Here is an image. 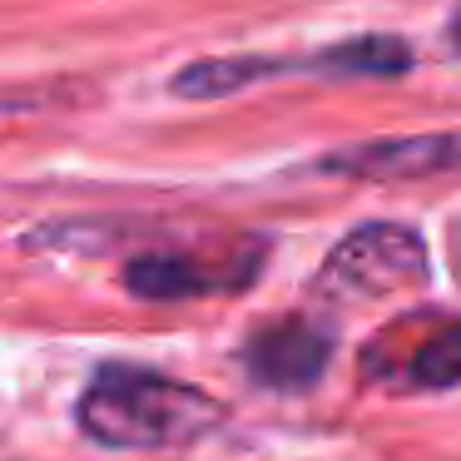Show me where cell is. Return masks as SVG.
Instances as JSON below:
<instances>
[{"label": "cell", "mask_w": 461, "mask_h": 461, "mask_svg": "<svg viewBox=\"0 0 461 461\" xmlns=\"http://www.w3.org/2000/svg\"><path fill=\"white\" fill-rule=\"evenodd\" d=\"M223 421L209 392L149 367H104L80 397V431L100 447H189Z\"/></svg>", "instance_id": "obj_1"}, {"label": "cell", "mask_w": 461, "mask_h": 461, "mask_svg": "<svg viewBox=\"0 0 461 461\" xmlns=\"http://www.w3.org/2000/svg\"><path fill=\"white\" fill-rule=\"evenodd\" d=\"M427 278V243L402 223L352 229L322 263V288L342 303H377L417 288Z\"/></svg>", "instance_id": "obj_2"}, {"label": "cell", "mask_w": 461, "mask_h": 461, "mask_svg": "<svg viewBox=\"0 0 461 461\" xmlns=\"http://www.w3.org/2000/svg\"><path fill=\"white\" fill-rule=\"evenodd\" d=\"M362 372L392 392H437L461 382V318L411 312L377 332L362 352Z\"/></svg>", "instance_id": "obj_3"}, {"label": "cell", "mask_w": 461, "mask_h": 461, "mask_svg": "<svg viewBox=\"0 0 461 461\" xmlns=\"http://www.w3.org/2000/svg\"><path fill=\"white\" fill-rule=\"evenodd\" d=\"M263 268V249H233V253H209V258H189V253H149L124 268L140 298H203V293H239L253 283Z\"/></svg>", "instance_id": "obj_4"}, {"label": "cell", "mask_w": 461, "mask_h": 461, "mask_svg": "<svg viewBox=\"0 0 461 461\" xmlns=\"http://www.w3.org/2000/svg\"><path fill=\"white\" fill-rule=\"evenodd\" d=\"M332 362V338L308 318H288V322H268L258 338L243 348V367L258 387L273 392H303L328 372Z\"/></svg>", "instance_id": "obj_5"}, {"label": "cell", "mask_w": 461, "mask_h": 461, "mask_svg": "<svg viewBox=\"0 0 461 461\" xmlns=\"http://www.w3.org/2000/svg\"><path fill=\"white\" fill-rule=\"evenodd\" d=\"M328 174L342 179H431V174L461 169V130L441 134H411V140H387V144H357L322 159Z\"/></svg>", "instance_id": "obj_6"}, {"label": "cell", "mask_w": 461, "mask_h": 461, "mask_svg": "<svg viewBox=\"0 0 461 461\" xmlns=\"http://www.w3.org/2000/svg\"><path fill=\"white\" fill-rule=\"evenodd\" d=\"M417 65L411 45L392 41V35H362V41H342L332 50H318L312 60H293V75H367V80H387V75H407Z\"/></svg>", "instance_id": "obj_7"}, {"label": "cell", "mask_w": 461, "mask_h": 461, "mask_svg": "<svg viewBox=\"0 0 461 461\" xmlns=\"http://www.w3.org/2000/svg\"><path fill=\"white\" fill-rule=\"evenodd\" d=\"M451 45L461 50V11H456V21H451Z\"/></svg>", "instance_id": "obj_8"}]
</instances>
